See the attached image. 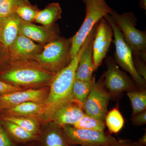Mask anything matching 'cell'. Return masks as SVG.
I'll return each mask as SVG.
<instances>
[{
    "mask_svg": "<svg viewBox=\"0 0 146 146\" xmlns=\"http://www.w3.org/2000/svg\"><path fill=\"white\" fill-rule=\"evenodd\" d=\"M90 35L91 32L77 55L66 67L55 75L50 84L48 94L45 102L44 120L51 121L59 108L75 99L73 95L72 86L75 80L76 72L80 56L89 42Z\"/></svg>",
    "mask_w": 146,
    "mask_h": 146,
    "instance_id": "obj_1",
    "label": "cell"
},
{
    "mask_svg": "<svg viewBox=\"0 0 146 146\" xmlns=\"http://www.w3.org/2000/svg\"><path fill=\"white\" fill-rule=\"evenodd\" d=\"M7 69L0 73V80L13 86L50 84L56 74L48 72L34 60H9Z\"/></svg>",
    "mask_w": 146,
    "mask_h": 146,
    "instance_id": "obj_2",
    "label": "cell"
},
{
    "mask_svg": "<svg viewBox=\"0 0 146 146\" xmlns=\"http://www.w3.org/2000/svg\"><path fill=\"white\" fill-rule=\"evenodd\" d=\"M71 38L59 37L44 45L42 51L35 58L42 68L50 72L56 74L70 63Z\"/></svg>",
    "mask_w": 146,
    "mask_h": 146,
    "instance_id": "obj_3",
    "label": "cell"
},
{
    "mask_svg": "<svg viewBox=\"0 0 146 146\" xmlns=\"http://www.w3.org/2000/svg\"><path fill=\"white\" fill-rule=\"evenodd\" d=\"M83 1L85 5L86 15L80 28L71 37V60L78 53L94 26L105 16L110 14L112 10L105 0H83Z\"/></svg>",
    "mask_w": 146,
    "mask_h": 146,
    "instance_id": "obj_4",
    "label": "cell"
},
{
    "mask_svg": "<svg viewBox=\"0 0 146 146\" xmlns=\"http://www.w3.org/2000/svg\"><path fill=\"white\" fill-rule=\"evenodd\" d=\"M104 18L109 23L113 30L114 36L113 42L115 47L114 54L115 62L129 73L139 90H146V81L136 72L133 64L132 51L126 43L119 28L110 14L105 16Z\"/></svg>",
    "mask_w": 146,
    "mask_h": 146,
    "instance_id": "obj_5",
    "label": "cell"
},
{
    "mask_svg": "<svg viewBox=\"0 0 146 146\" xmlns=\"http://www.w3.org/2000/svg\"><path fill=\"white\" fill-rule=\"evenodd\" d=\"M110 15L119 28L132 54L146 51V32L136 28L137 19L134 13L129 12L120 14L112 10Z\"/></svg>",
    "mask_w": 146,
    "mask_h": 146,
    "instance_id": "obj_6",
    "label": "cell"
},
{
    "mask_svg": "<svg viewBox=\"0 0 146 146\" xmlns=\"http://www.w3.org/2000/svg\"><path fill=\"white\" fill-rule=\"evenodd\" d=\"M67 143L82 146H104L117 142L115 138L104 132L76 128L72 125L62 128Z\"/></svg>",
    "mask_w": 146,
    "mask_h": 146,
    "instance_id": "obj_7",
    "label": "cell"
},
{
    "mask_svg": "<svg viewBox=\"0 0 146 146\" xmlns=\"http://www.w3.org/2000/svg\"><path fill=\"white\" fill-rule=\"evenodd\" d=\"M111 95L106 89L104 77L94 84L83 105L87 115L104 122Z\"/></svg>",
    "mask_w": 146,
    "mask_h": 146,
    "instance_id": "obj_8",
    "label": "cell"
},
{
    "mask_svg": "<svg viewBox=\"0 0 146 146\" xmlns=\"http://www.w3.org/2000/svg\"><path fill=\"white\" fill-rule=\"evenodd\" d=\"M106 64L107 70L104 75V85L111 96L136 90L133 82L120 70L113 58L108 57Z\"/></svg>",
    "mask_w": 146,
    "mask_h": 146,
    "instance_id": "obj_9",
    "label": "cell"
},
{
    "mask_svg": "<svg viewBox=\"0 0 146 146\" xmlns=\"http://www.w3.org/2000/svg\"><path fill=\"white\" fill-rule=\"evenodd\" d=\"M113 36L114 34L111 26L104 18H102L97 25L93 42L94 71L98 69L106 56Z\"/></svg>",
    "mask_w": 146,
    "mask_h": 146,
    "instance_id": "obj_10",
    "label": "cell"
},
{
    "mask_svg": "<svg viewBox=\"0 0 146 146\" xmlns=\"http://www.w3.org/2000/svg\"><path fill=\"white\" fill-rule=\"evenodd\" d=\"M48 88L29 89L0 95V111L28 102L45 103L48 94Z\"/></svg>",
    "mask_w": 146,
    "mask_h": 146,
    "instance_id": "obj_11",
    "label": "cell"
},
{
    "mask_svg": "<svg viewBox=\"0 0 146 146\" xmlns=\"http://www.w3.org/2000/svg\"><path fill=\"white\" fill-rule=\"evenodd\" d=\"M19 34L44 46L60 37L59 30L57 27H47L36 25L22 20L19 27Z\"/></svg>",
    "mask_w": 146,
    "mask_h": 146,
    "instance_id": "obj_12",
    "label": "cell"
},
{
    "mask_svg": "<svg viewBox=\"0 0 146 146\" xmlns=\"http://www.w3.org/2000/svg\"><path fill=\"white\" fill-rule=\"evenodd\" d=\"M44 45L37 44L28 37L18 35L7 49L11 60H34L42 51Z\"/></svg>",
    "mask_w": 146,
    "mask_h": 146,
    "instance_id": "obj_13",
    "label": "cell"
},
{
    "mask_svg": "<svg viewBox=\"0 0 146 146\" xmlns=\"http://www.w3.org/2000/svg\"><path fill=\"white\" fill-rule=\"evenodd\" d=\"M85 113L83 104L74 99L59 108L51 121L62 128L65 126L73 125L80 120Z\"/></svg>",
    "mask_w": 146,
    "mask_h": 146,
    "instance_id": "obj_14",
    "label": "cell"
},
{
    "mask_svg": "<svg viewBox=\"0 0 146 146\" xmlns=\"http://www.w3.org/2000/svg\"><path fill=\"white\" fill-rule=\"evenodd\" d=\"M98 23L91 30L89 42L80 58L78 66L76 72V79L89 81L93 78V73L94 71L93 42L96 35Z\"/></svg>",
    "mask_w": 146,
    "mask_h": 146,
    "instance_id": "obj_15",
    "label": "cell"
},
{
    "mask_svg": "<svg viewBox=\"0 0 146 146\" xmlns=\"http://www.w3.org/2000/svg\"><path fill=\"white\" fill-rule=\"evenodd\" d=\"M45 103L28 102L0 111L3 117H16L44 119Z\"/></svg>",
    "mask_w": 146,
    "mask_h": 146,
    "instance_id": "obj_16",
    "label": "cell"
},
{
    "mask_svg": "<svg viewBox=\"0 0 146 146\" xmlns=\"http://www.w3.org/2000/svg\"><path fill=\"white\" fill-rule=\"evenodd\" d=\"M21 21V18L15 13L3 20L0 28V44L7 50L19 35Z\"/></svg>",
    "mask_w": 146,
    "mask_h": 146,
    "instance_id": "obj_17",
    "label": "cell"
},
{
    "mask_svg": "<svg viewBox=\"0 0 146 146\" xmlns=\"http://www.w3.org/2000/svg\"><path fill=\"white\" fill-rule=\"evenodd\" d=\"M41 131L37 142L39 146H68L62 128L52 123Z\"/></svg>",
    "mask_w": 146,
    "mask_h": 146,
    "instance_id": "obj_18",
    "label": "cell"
},
{
    "mask_svg": "<svg viewBox=\"0 0 146 146\" xmlns=\"http://www.w3.org/2000/svg\"><path fill=\"white\" fill-rule=\"evenodd\" d=\"M2 120L5 130L16 143H30L38 140L39 136L25 130L14 123L7 120Z\"/></svg>",
    "mask_w": 146,
    "mask_h": 146,
    "instance_id": "obj_19",
    "label": "cell"
},
{
    "mask_svg": "<svg viewBox=\"0 0 146 146\" xmlns=\"http://www.w3.org/2000/svg\"><path fill=\"white\" fill-rule=\"evenodd\" d=\"M62 12L59 3H51L38 11L35 22L43 26L52 27L56 21L61 19Z\"/></svg>",
    "mask_w": 146,
    "mask_h": 146,
    "instance_id": "obj_20",
    "label": "cell"
},
{
    "mask_svg": "<svg viewBox=\"0 0 146 146\" xmlns=\"http://www.w3.org/2000/svg\"><path fill=\"white\" fill-rule=\"evenodd\" d=\"M96 82L94 77L89 81H83L75 79L72 86L73 95L75 99L83 105Z\"/></svg>",
    "mask_w": 146,
    "mask_h": 146,
    "instance_id": "obj_21",
    "label": "cell"
},
{
    "mask_svg": "<svg viewBox=\"0 0 146 146\" xmlns=\"http://www.w3.org/2000/svg\"><path fill=\"white\" fill-rule=\"evenodd\" d=\"M2 120H7L16 124L25 130L35 135L39 136L41 132L39 121L33 118L3 117Z\"/></svg>",
    "mask_w": 146,
    "mask_h": 146,
    "instance_id": "obj_22",
    "label": "cell"
},
{
    "mask_svg": "<svg viewBox=\"0 0 146 146\" xmlns=\"http://www.w3.org/2000/svg\"><path fill=\"white\" fill-rule=\"evenodd\" d=\"M127 95L131 103L132 116L146 110V90H133L128 91Z\"/></svg>",
    "mask_w": 146,
    "mask_h": 146,
    "instance_id": "obj_23",
    "label": "cell"
},
{
    "mask_svg": "<svg viewBox=\"0 0 146 146\" xmlns=\"http://www.w3.org/2000/svg\"><path fill=\"white\" fill-rule=\"evenodd\" d=\"M104 122L110 132L117 133L123 126L125 121L119 110L115 108L107 112Z\"/></svg>",
    "mask_w": 146,
    "mask_h": 146,
    "instance_id": "obj_24",
    "label": "cell"
},
{
    "mask_svg": "<svg viewBox=\"0 0 146 146\" xmlns=\"http://www.w3.org/2000/svg\"><path fill=\"white\" fill-rule=\"evenodd\" d=\"M72 126L76 128L104 132L106 125L103 121L96 119L85 113L80 120Z\"/></svg>",
    "mask_w": 146,
    "mask_h": 146,
    "instance_id": "obj_25",
    "label": "cell"
},
{
    "mask_svg": "<svg viewBox=\"0 0 146 146\" xmlns=\"http://www.w3.org/2000/svg\"><path fill=\"white\" fill-rule=\"evenodd\" d=\"M39 10L37 6L33 5L30 3L19 6L15 13L22 21L32 23L35 21L36 14Z\"/></svg>",
    "mask_w": 146,
    "mask_h": 146,
    "instance_id": "obj_26",
    "label": "cell"
},
{
    "mask_svg": "<svg viewBox=\"0 0 146 146\" xmlns=\"http://www.w3.org/2000/svg\"><path fill=\"white\" fill-rule=\"evenodd\" d=\"M29 3V0H0V16L4 19L15 13L20 6Z\"/></svg>",
    "mask_w": 146,
    "mask_h": 146,
    "instance_id": "obj_27",
    "label": "cell"
},
{
    "mask_svg": "<svg viewBox=\"0 0 146 146\" xmlns=\"http://www.w3.org/2000/svg\"><path fill=\"white\" fill-rule=\"evenodd\" d=\"M133 64L137 73L146 81L145 62L141 60L136 54H132Z\"/></svg>",
    "mask_w": 146,
    "mask_h": 146,
    "instance_id": "obj_28",
    "label": "cell"
},
{
    "mask_svg": "<svg viewBox=\"0 0 146 146\" xmlns=\"http://www.w3.org/2000/svg\"><path fill=\"white\" fill-rule=\"evenodd\" d=\"M0 146H19L9 136L1 124H0Z\"/></svg>",
    "mask_w": 146,
    "mask_h": 146,
    "instance_id": "obj_29",
    "label": "cell"
},
{
    "mask_svg": "<svg viewBox=\"0 0 146 146\" xmlns=\"http://www.w3.org/2000/svg\"><path fill=\"white\" fill-rule=\"evenodd\" d=\"M22 90H23V89L21 87L13 86L11 84L0 80V95L9 92L21 91Z\"/></svg>",
    "mask_w": 146,
    "mask_h": 146,
    "instance_id": "obj_30",
    "label": "cell"
},
{
    "mask_svg": "<svg viewBox=\"0 0 146 146\" xmlns=\"http://www.w3.org/2000/svg\"><path fill=\"white\" fill-rule=\"evenodd\" d=\"M131 121L133 124L136 126H141L146 124V110L132 116Z\"/></svg>",
    "mask_w": 146,
    "mask_h": 146,
    "instance_id": "obj_31",
    "label": "cell"
},
{
    "mask_svg": "<svg viewBox=\"0 0 146 146\" xmlns=\"http://www.w3.org/2000/svg\"><path fill=\"white\" fill-rule=\"evenodd\" d=\"M9 60L8 50L0 44V65L3 63H7Z\"/></svg>",
    "mask_w": 146,
    "mask_h": 146,
    "instance_id": "obj_32",
    "label": "cell"
},
{
    "mask_svg": "<svg viewBox=\"0 0 146 146\" xmlns=\"http://www.w3.org/2000/svg\"><path fill=\"white\" fill-rule=\"evenodd\" d=\"M104 146H139L132 144L126 143H118L117 142L114 143L109 144Z\"/></svg>",
    "mask_w": 146,
    "mask_h": 146,
    "instance_id": "obj_33",
    "label": "cell"
},
{
    "mask_svg": "<svg viewBox=\"0 0 146 146\" xmlns=\"http://www.w3.org/2000/svg\"><path fill=\"white\" fill-rule=\"evenodd\" d=\"M139 6L142 9L146 10V0H140Z\"/></svg>",
    "mask_w": 146,
    "mask_h": 146,
    "instance_id": "obj_34",
    "label": "cell"
},
{
    "mask_svg": "<svg viewBox=\"0 0 146 146\" xmlns=\"http://www.w3.org/2000/svg\"><path fill=\"white\" fill-rule=\"evenodd\" d=\"M139 143L142 145H145L146 144V133L143 136V137L140 139Z\"/></svg>",
    "mask_w": 146,
    "mask_h": 146,
    "instance_id": "obj_35",
    "label": "cell"
},
{
    "mask_svg": "<svg viewBox=\"0 0 146 146\" xmlns=\"http://www.w3.org/2000/svg\"><path fill=\"white\" fill-rule=\"evenodd\" d=\"M35 142H33V143H30L27 146H37V144L35 143Z\"/></svg>",
    "mask_w": 146,
    "mask_h": 146,
    "instance_id": "obj_36",
    "label": "cell"
},
{
    "mask_svg": "<svg viewBox=\"0 0 146 146\" xmlns=\"http://www.w3.org/2000/svg\"><path fill=\"white\" fill-rule=\"evenodd\" d=\"M3 20V19L0 16V28H1V26L2 24Z\"/></svg>",
    "mask_w": 146,
    "mask_h": 146,
    "instance_id": "obj_37",
    "label": "cell"
},
{
    "mask_svg": "<svg viewBox=\"0 0 146 146\" xmlns=\"http://www.w3.org/2000/svg\"><path fill=\"white\" fill-rule=\"evenodd\" d=\"M68 146H74V145H68Z\"/></svg>",
    "mask_w": 146,
    "mask_h": 146,
    "instance_id": "obj_38",
    "label": "cell"
},
{
    "mask_svg": "<svg viewBox=\"0 0 146 146\" xmlns=\"http://www.w3.org/2000/svg\"><path fill=\"white\" fill-rule=\"evenodd\" d=\"M37 146H39V145H38V144H37Z\"/></svg>",
    "mask_w": 146,
    "mask_h": 146,
    "instance_id": "obj_39",
    "label": "cell"
}]
</instances>
